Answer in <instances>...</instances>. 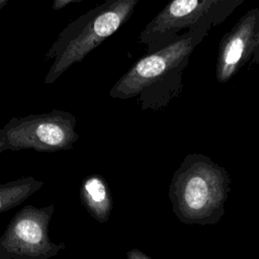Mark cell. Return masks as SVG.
<instances>
[{
  "label": "cell",
  "instance_id": "9c48e42d",
  "mask_svg": "<svg viewBox=\"0 0 259 259\" xmlns=\"http://www.w3.org/2000/svg\"><path fill=\"white\" fill-rule=\"evenodd\" d=\"M44 186V182L32 176L20 177L0 184V213L7 211L30 197Z\"/></svg>",
  "mask_w": 259,
  "mask_h": 259
},
{
  "label": "cell",
  "instance_id": "7a4b0ae2",
  "mask_svg": "<svg viewBox=\"0 0 259 259\" xmlns=\"http://www.w3.org/2000/svg\"><path fill=\"white\" fill-rule=\"evenodd\" d=\"M140 0H106L71 21L46 54L53 60L45 84H53L74 64L117 31L132 16Z\"/></svg>",
  "mask_w": 259,
  "mask_h": 259
},
{
  "label": "cell",
  "instance_id": "5bb4252c",
  "mask_svg": "<svg viewBox=\"0 0 259 259\" xmlns=\"http://www.w3.org/2000/svg\"><path fill=\"white\" fill-rule=\"evenodd\" d=\"M244 1H245V0H237V6L240 5V4H241L242 2H244Z\"/></svg>",
  "mask_w": 259,
  "mask_h": 259
},
{
  "label": "cell",
  "instance_id": "52a82bcc",
  "mask_svg": "<svg viewBox=\"0 0 259 259\" xmlns=\"http://www.w3.org/2000/svg\"><path fill=\"white\" fill-rule=\"evenodd\" d=\"M259 35V8L245 13L227 32L219 47L215 76L226 83L253 56Z\"/></svg>",
  "mask_w": 259,
  "mask_h": 259
},
{
  "label": "cell",
  "instance_id": "7c38bea8",
  "mask_svg": "<svg viewBox=\"0 0 259 259\" xmlns=\"http://www.w3.org/2000/svg\"><path fill=\"white\" fill-rule=\"evenodd\" d=\"M253 56H254V61L259 63V35H258V39H257V44H256V48Z\"/></svg>",
  "mask_w": 259,
  "mask_h": 259
},
{
  "label": "cell",
  "instance_id": "3957f363",
  "mask_svg": "<svg viewBox=\"0 0 259 259\" xmlns=\"http://www.w3.org/2000/svg\"><path fill=\"white\" fill-rule=\"evenodd\" d=\"M211 26L209 21H202L187 29L170 45L138 60L115 82L109 90V96L130 99L147 93L153 87L166 83L170 78H180L190 55Z\"/></svg>",
  "mask_w": 259,
  "mask_h": 259
},
{
  "label": "cell",
  "instance_id": "4fadbf2b",
  "mask_svg": "<svg viewBox=\"0 0 259 259\" xmlns=\"http://www.w3.org/2000/svg\"><path fill=\"white\" fill-rule=\"evenodd\" d=\"M9 0H0V9H2L7 3H8Z\"/></svg>",
  "mask_w": 259,
  "mask_h": 259
},
{
  "label": "cell",
  "instance_id": "30bf717a",
  "mask_svg": "<svg viewBox=\"0 0 259 259\" xmlns=\"http://www.w3.org/2000/svg\"><path fill=\"white\" fill-rule=\"evenodd\" d=\"M126 259H152L150 256H148L143 251L134 248L126 253Z\"/></svg>",
  "mask_w": 259,
  "mask_h": 259
},
{
  "label": "cell",
  "instance_id": "277c9868",
  "mask_svg": "<svg viewBox=\"0 0 259 259\" xmlns=\"http://www.w3.org/2000/svg\"><path fill=\"white\" fill-rule=\"evenodd\" d=\"M76 124L77 117L62 109L12 117L0 126V153L20 150L54 153L70 150L79 139Z\"/></svg>",
  "mask_w": 259,
  "mask_h": 259
},
{
  "label": "cell",
  "instance_id": "8fae6325",
  "mask_svg": "<svg viewBox=\"0 0 259 259\" xmlns=\"http://www.w3.org/2000/svg\"><path fill=\"white\" fill-rule=\"evenodd\" d=\"M81 1H85V0H53L52 3V8L55 11H58L64 7H66L67 5L71 4V3H78Z\"/></svg>",
  "mask_w": 259,
  "mask_h": 259
},
{
  "label": "cell",
  "instance_id": "6da1fadb",
  "mask_svg": "<svg viewBox=\"0 0 259 259\" xmlns=\"http://www.w3.org/2000/svg\"><path fill=\"white\" fill-rule=\"evenodd\" d=\"M231 179L224 167L202 154L187 155L173 174L169 198L186 225H214L225 213Z\"/></svg>",
  "mask_w": 259,
  "mask_h": 259
},
{
  "label": "cell",
  "instance_id": "5b68a950",
  "mask_svg": "<svg viewBox=\"0 0 259 259\" xmlns=\"http://www.w3.org/2000/svg\"><path fill=\"white\" fill-rule=\"evenodd\" d=\"M237 7V0H171L146 25L140 40L148 54L170 45L202 21L217 25Z\"/></svg>",
  "mask_w": 259,
  "mask_h": 259
},
{
  "label": "cell",
  "instance_id": "8992f818",
  "mask_svg": "<svg viewBox=\"0 0 259 259\" xmlns=\"http://www.w3.org/2000/svg\"><path fill=\"white\" fill-rule=\"evenodd\" d=\"M55 204L23 206L10 220L0 237V259H49L66 249L64 243H54L49 226Z\"/></svg>",
  "mask_w": 259,
  "mask_h": 259
},
{
  "label": "cell",
  "instance_id": "ba28073f",
  "mask_svg": "<svg viewBox=\"0 0 259 259\" xmlns=\"http://www.w3.org/2000/svg\"><path fill=\"white\" fill-rule=\"evenodd\" d=\"M80 201L98 223H106L112 210V195L106 180L98 174L85 177L80 185Z\"/></svg>",
  "mask_w": 259,
  "mask_h": 259
}]
</instances>
